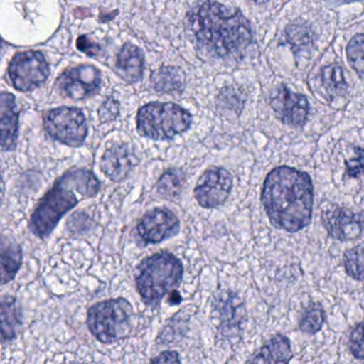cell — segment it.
I'll use <instances>...</instances> for the list:
<instances>
[{
    "instance_id": "6da1fadb",
    "label": "cell",
    "mask_w": 364,
    "mask_h": 364,
    "mask_svg": "<svg viewBox=\"0 0 364 364\" xmlns=\"http://www.w3.org/2000/svg\"><path fill=\"white\" fill-rule=\"evenodd\" d=\"M261 202L274 227L296 233L312 221V180L306 172L296 168H274L264 181Z\"/></svg>"
},
{
    "instance_id": "7a4b0ae2",
    "label": "cell",
    "mask_w": 364,
    "mask_h": 364,
    "mask_svg": "<svg viewBox=\"0 0 364 364\" xmlns=\"http://www.w3.org/2000/svg\"><path fill=\"white\" fill-rule=\"evenodd\" d=\"M188 31L206 54H242L252 42V31L242 12L218 3L202 4L188 14Z\"/></svg>"
},
{
    "instance_id": "3957f363",
    "label": "cell",
    "mask_w": 364,
    "mask_h": 364,
    "mask_svg": "<svg viewBox=\"0 0 364 364\" xmlns=\"http://www.w3.org/2000/svg\"><path fill=\"white\" fill-rule=\"evenodd\" d=\"M101 182L91 170L74 168L59 178L40 200L29 219L31 233L41 240L50 237L59 221L84 200L95 197Z\"/></svg>"
},
{
    "instance_id": "277c9868",
    "label": "cell",
    "mask_w": 364,
    "mask_h": 364,
    "mask_svg": "<svg viewBox=\"0 0 364 364\" xmlns=\"http://www.w3.org/2000/svg\"><path fill=\"white\" fill-rule=\"evenodd\" d=\"M184 277V266L168 251L146 257L136 268L135 281L142 301L156 308L161 300L178 289Z\"/></svg>"
},
{
    "instance_id": "5b68a950",
    "label": "cell",
    "mask_w": 364,
    "mask_h": 364,
    "mask_svg": "<svg viewBox=\"0 0 364 364\" xmlns=\"http://www.w3.org/2000/svg\"><path fill=\"white\" fill-rule=\"evenodd\" d=\"M134 315V308L129 300L112 298L88 309L87 326L97 341L103 344H114L131 334Z\"/></svg>"
},
{
    "instance_id": "8992f818",
    "label": "cell",
    "mask_w": 364,
    "mask_h": 364,
    "mask_svg": "<svg viewBox=\"0 0 364 364\" xmlns=\"http://www.w3.org/2000/svg\"><path fill=\"white\" fill-rule=\"evenodd\" d=\"M191 114L176 104L151 103L138 112L137 131L149 139L169 140L191 125Z\"/></svg>"
},
{
    "instance_id": "52a82bcc",
    "label": "cell",
    "mask_w": 364,
    "mask_h": 364,
    "mask_svg": "<svg viewBox=\"0 0 364 364\" xmlns=\"http://www.w3.org/2000/svg\"><path fill=\"white\" fill-rule=\"evenodd\" d=\"M44 129L53 139L72 148L82 146L88 136L86 117L77 108L50 110L44 116Z\"/></svg>"
},
{
    "instance_id": "ba28073f",
    "label": "cell",
    "mask_w": 364,
    "mask_h": 364,
    "mask_svg": "<svg viewBox=\"0 0 364 364\" xmlns=\"http://www.w3.org/2000/svg\"><path fill=\"white\" fill-rule=\"evenodd\" d=\"M233 188V176L223 167H210L203 172L193 189V197L206 210L223 205Z\"/></svg>"
},
{
    "instance_id": "9c48e42d",
    "label": "cell",
    "mask_w": 364,
    "mask_h": 364,
    "mask_svg": "<svg viewBox=\"0 0 364 364\" xmlns=\"http://www.w3.org/2000/svg\"><path fill=\"white\" fill-rule=\"evenodd\" d=\"M9 75L18 90L31 91L46 82L50 67L41 53H20L10 63Z\"/></svg>"
},
{
    "instance_id": "30bf717a",
    "label": "cell",
    "mask_w": 364,
    "mask_h": 364,
    "mask_svg": "<svg viewBox=\"0 0 364 364\" xmlns=\"http://www.w3.org/2000/svg\"><path fill=\"white\" fill-rule=\"evenodd\" d=\"M213 315L218 321V329L225 338H240L247 321L244 301L237 294L223 291L213 302Z\"/></svg>"
},
{
    "instance_id": "8fae6325",
    "label": "cell",
    "mask_w": 364,
    "mask_h": 364,
    "mask_svg": "<svg viewBox=\"0 0 364 364\" xmlns=\"http://www.w3.org/2000/svg\"><path fill=\"white\" fill-rule=\"evenodd\" d=\"M321 223L332 240L350 242L364 233V213L330 204L323 210Z\"/></svg>"
},
{
    "instance_id": "7c38bea8",
    "label": "cell",
    "mask_w": 364,
    "mask_h": 364,
    "mask_svg": "<svg viewBox=\"0 0 364 364\" xmlns=\"http://www.w3.org/2000/svg\"><path fill=\"white\" fill-rule=\"evenodd\" d=\"M180 228V219L172 210L167 208H156L142 216L136 231L146 246L159 244L178 235Z\"/></svg>"
},
{
    "instance_id": "4fadbf2b",
    "label": "cell",
    "mask_w": 364,
    "mask_h": 364,
    "mask_svg": "<svg viewBox=\"0 0 364 364\" xmlns=\"http://www.w3.org/2000/svg\"><path fill=\"white\" fill-rule=\"evenodd\" d=\"M57 86L71 99H85L99 91L101 74L91 65H80L65 71L57 80Z\"/></svg>"
},
{
    "instance_id": "5bb4252c",
    "label": "cell",
    "mask_w": 364,
    "mask_h": 364,
    "mask_svg": "<svg viewBox=\"0 0 364 364\" xmlns=\"http://www.w3.org/2000/svg\"><path fill=\"white\" fill-rule=\"evenodd\" d=\"M270 106L279 120L291 127H302L309 116L308 100L304 95L293 92L287 87L274 91Z\"/></svg>"
},
{
    "instance_id": "9a60e30c",
    "label": "cell",
    "mask_w": 364,
    "mask_h": 364,
    "mask_svg": "<svg viewBox=\"0 0 364 364\" xmlns=\"http://www.w3.org/2000/svg\"><path fill=\"white\" fill-rule=\"evenodd\" d=\"M140 159L127 144H116L105 151L102 156L101 171L112 182L125 180L139 165Z\"/></svg>"
},
{
    "instance_id": "2e32d148",
    "label": "cell",
    "mask_w": 364,
    "mask_h": 364,
    "mask_svg": "<svg viewBox=\"0 0 364 364\" xmlns=\"http://www.w3.org/2000/svg\"><path fill=\"white\" fill-rule=\"evenodd\" d=\"M18 112L16 99L10 93L1 95V149L12 152L18 146Z\"/></svg>"
},
{
    "instance_id": "e0dca14e",
    "label": "cell",
    "mask_w": 364,
    "mask_h": 364,
    "mask_svg": "<svg viewBox=\"0 0 364 364\" xmlns=\"http://www.w3.org/2000/svg\"><path fill=\"white\" fill-rule=\"evenodd\" d=\"M293 358L291 342L287 336L277 334L269 338L250 359L248 363H289Z\"/></svg>"
},
{
    "instance_id": "ac0fdd59",
    "label": "cell",
    "mask_w": 364,
    "mask_h": 364,
    "mask_svg": "<svg viewBox=\"0 0 364 364\" xmlns=\"http://www.w3.org/2000/svg\"><path fill=\"white\" fill-rule=\"evenodd\" d=\"M1 284L5 285L16 279L23 263V250L11 236H1Z\"/></svg>"
},
{
    "instance_id": "d6986e66",
    "label": "cell",
    "mask_w": 364,
    "mask_h": 364,
    "mask_svg": "<svg viewBox=\"0 0 364 364\" xmlns=\"http://www.w3.org/2000/svg\"><path fill=\"white\" fill-rule=\"evenodd\" d=\"M117 67L125 80L137 82L142 77L144 57L141 50L133 44H125L117 61Z\"/></svg>"
},
{
    "instance_id": "ffe728a7",
    "label": "cell",
    "mask_w": 364,
    "mask_h": 364,
    "mask_svg": "<svg viewBox=\"0 0 364 364\" xmlns=\"http://www.w3.org/2000/svg\"><path fill=\"white\" fill-rule=\"evenodd\" d=\"M22 325L18 313L16 299L12 296H4L1 299V338L3 343L14 341L18 336V329Z\"/></svg>"
},
{
    "instance_id": "44dd1931",
    "label": "cell",
    "mask_w": 364,
    "mask_h": 364,
    "mask_svg": "<svg viewBox=\"0 0 364 364\" xmlns=\"http://www.w3.org/2000/svg\"><path fill=\"white\" fill-rule=\"evenodd\" d=\"M152 84L159 92H178L184 86V74L176 68H161L153 73Z\"/></svg>"
},
{
    "instance_id": "7402d4cb",
    "label": "cell",
    "mask_w": 364,
    "mask_h": 364,
    "mask_svg": "<svg viewBox=\"0 0 364 364\" xmlns=\"http://www.w3.org/2000/svg\"><path fill=\"white\" fill-rule=\"evenodd\" d=\"M184 184L185 174L178 169H169L157 181L156 191L165 199L176 200L180 197Z\"/></svg>"
},
{
    "instance_id": "603a6c76",
    "label": "cell",
    "mask_w": 364,
    "mask_h": 364,
    "mask_svg": "<svg viewBox=\"0 0 364 364\" xmlns=\"http://www.w3.org/2000/svg\"><path fill=\"white\" fill-rule=\"evenodd\" d=\"M326 321V312L319 304H310L302 311L299 319V328L306 334H315L321 331Z\"/></svg>"
},
{
    "instance_id": "cb8c5ba5",
    "label": "cell",
    "mask_w": 364,
    "mask_h": 364,
    "mask_svg": "<svg viewBox=\"0 0 364 364\" xmlns=\"http://www.w3.org/2000/svg\"><path fill=\"white\" fill-rule=\"evenodd\" d=\"M343 264L345 272L350 278L364 281V242L345 251Z\"/></svg>"
},
{
    "instance_id": "d4e9b609",
    "label": "cell",
    "mask_w": 364,
    "mask_h": 364,
    "mask_svg": "<svg viewBox=\"0 0 364 364\" xmlns=\"http://www.w3.org/2000/svg\"><path fill=\"white\" fill-rule=\"evenodd\" d=\"M321 82L326 90L331 95H342L346 91L347 84L340 65H331L326 67L321 73Z\"/></svg>"
},
{
    "instance_id": "484cf974",
    "label": "cell",
    "mask_w": 364,
    "mask_h": 364,
    "mask_svg": "<svg viewBox=\"0 0 364 364\" xmlns=\"http://www.w3.org/2000/svg\"><path fill=\"white\" fill-rule=\"evenodd\" d=\"M287 43L294 50H302L312 46L314 35L311 28L304 25L295 24L287 27L285 31Z\"/></svg>"
},
{
    "instance_id": "4316f807",
    "label": "cell",
    "mask_w": 364,
    "mask_h": 364,
    "mask_svg": "<svg viewBox=\"0 0 364 364\" xmlns=\"http://www.w3.org/2000/svg\"><path fill=\"white\" fill-rule=\"evenodd\" d=\"M347 59L355 73L364 80V35H357L346 48Z\"/></svg>"
},
{
    "instance_id": "83f0119b",
    "label": "cell",
    "mask_w": 364,
    "mask_h": 364,
    "mask_svg": "<svg viewBox=\"0 0 364 364\" xmlns=\"http://www.w3.org/2000/svg\"><path fill=\"white\" fill-rule=\"evenodd\" d=\"M349 350L355 359H364V323H358L349 334Z\"/></svg>"
},
{
    "instance_id": "f1b7e54d",
    "label": "cell",
    "mask_w": 364,
    "mask_h": 364,
    "mask_svg": "<svg viewBox=\"0 0 364 364\" xmlns=\"http://www.w3.org/2000/svg\"><path fill=\"white\" fill-rule=\"evenodd\" d=\"M364 176V148H355V156L345 161V176L358 178Z\"/></svg>"
},
{
    "instance_id": "f546056e",
    "label": "cell",
    "mask_w": 364,
    "mask_h": 364,
    "mask_svg": "<svg viewBox=\"0 0 364 364\" xmlns=\"http://www.w3.org/2000/svg\"><path fill=\"white\" fill-rule=\"evenodd\" d=\"M119 114V105L114 100H108L99 110L100 120L102 122H110L114 121Z\"/></svg>"
},
{
    "instance_id": "4dcf8cb0",
    "label": "cell",
    "mask_w": 364,
    "mask_h": 364,
    "mask_svg": "<svg viewBox=\"0 0 364 364\" xmlns=\"http://www.w3.org/2000/svg\"><path fill=\"white\" fill-rule=\"evenodd\" d=\"M151 363H181L180 355L174 350H165L150 360Z\"/></svg>"
},
{
    "instance_id": "1f68e13d",
    "label": "cell",
    "mask_w": 364,
    "mask_h": 364,
    "mask_svg": "<svg viewBox=\"0 0 364 364\" xmlns=\"http://www.w3.org/2000/svg\"><path fill=\"white\" fill-rule=\"evenodd\" d=\"M168 302H169L170 306H176V304H180L182 302V297H181V294L178 293V289L172 291V293L169 294V299H168Z\"/></svg>"
},
{
    "instance_id": "d6a6232c",
    "label": "cell",
    "mask_w": 364,
    "mask_h": 364,
    "mask_svg": "<svg viewBox=\"0 0 364 364\" xmlns=\"http://www.w3.org/2000/svg\"><path fill=\"white\" fill-rule=\"evenodd\" d=\"M255 3H264V1H267V0H255Z\"/></svg>"
},
{
    "instance_id": "836d02e7",
    "label": "cell",
    "mask_w": 364,
    "mask_h": 364,
    "mask_svg": "<svg viewBox=\"0 0 364 364\" xmlns=\"http://www.w3.org/2000/svg\"><path fill=\"white\" fill-rule=\"evenodd\" d=\"M346 1H358V0H346Z\"/></svg>"
}]
</instances>
